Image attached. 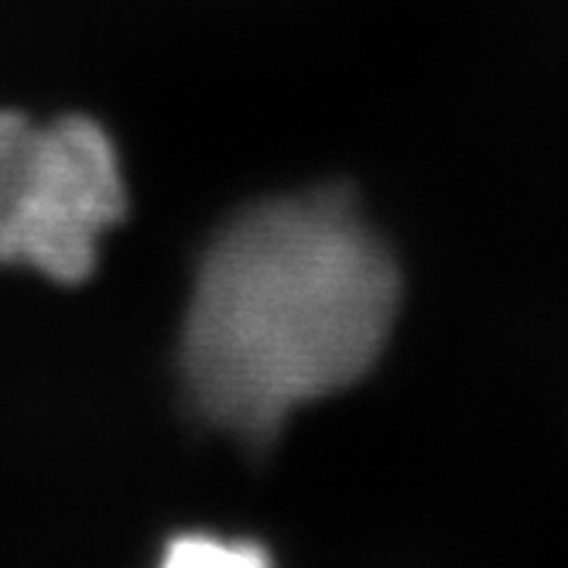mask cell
<instances>
[{"label":"cell","mask_w":568,"mask_h":568,"mask_svg":"<svg viewBox=\"0 0 568 568\" xmlns=\"http://www.w3.org/2000/svg\"><path fill=\"white\" fill-rule=\"evenodd\" d=\"M154 568H274L271 551L251 538L182 531L158 555Z\"/></svg>","instance_id":"3"},{"label":"cell","mask_w":568,"mask_h":568,"mask_svg":"<svg viewBox=\"0 0 568 568\" xmlns=\"http://www.w3.org/2000/svg\"><path fill=\"white\" fill-rule=\"evenodd\" d=\"M400 302L390 247L346 185L236 213L199 264L182 326L195 415L264 449L298 408L367 374Z\"/></svg>","instance_id":"1"},{"label":"cell","mask_w":568,"mask_h":568,"mask_svg":"<svg viewBox=\"0 0 568 568\" xmlns=\"http://www.w3.org/2000/svg\"><path fill=\"white\" fill-rule=\"evenodd\" d=\"M128 220L120 158L93 116L0 110V271L83 284L106 230Z\"/></svg>","instance_id":"2"}]
</instances>
